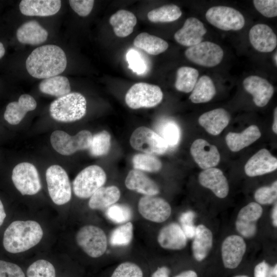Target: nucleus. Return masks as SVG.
Instances as JSON below:
<instances>
[{"instance_id":"nucleus-1","label":"nucleus","mask_w":277,"mask_h":277,"mask_svg":"<svg viewBox=\"0 0 277 277\" xmlns=\"http://www.w3.org/2000/svg\"><path fill=\"white\" fill-rule=\"evenodd\" d=\"M67 64L66 55L63 50L52 44L35 48L26 61L28 72L39 79L58 75L65 70Z\"/></svg>"},{"instance_id":"nucleus-2","label":"nucleus","mask_w":277,"mask_h":277,"mask_svg":"<svg viewBox=\"0 0 277 277\" xmlns=\"http://www.w3.org/2000/svg\"><path fill=\"white\" fill-rule=\"evenodd\" d=\"M43 235L42 228L37 222L15 221L5 230L3 245L5 250L10 253H20L36 245Z\"/></svg>"},{"instance_id":"nucleus-3","label":"nucleus","mask_w":277,"mask_h":277,"mask_svg":"<svg viewBox=\"0 0 277 277\" xmlns=\"http://www.w3.org/2000/svg\"><path fill=\"white\" fill-rule=\"evenodd\" d=\"M86 105V98L81 93L70 92L51 103L50 114L52 118L58 122H74L85 115Z\"/></svg>"},{"instance_id":"nucleus-4","label":"nucleus","mask_w":277,"mask_h":277,"mask_svg":"<svg viewBox=\"0 0 277 277\" xmlns=\"http://www.w3.org/2000/svg\"><path fill=\"white\" fill-rule=\"evenodd\" d=\"M106 174L99 166L91 165L82 170L73 181L75 195L81 199L90 197L106 181Z\"/></svg>"},{"instance_id":"nucleus-5","label":"nucleus","mask_w":277,"mask_h":277,"mask_svg":"<svg viewBox=\"0 0 277 277\" xmlns=\"http://www.w3.org/2000/svg\"><path fill=\"white\" fill-rule=\"evenodd\" d=\"M163 93L160 87L146 83H137L132 85L125 95V102L133 109L151 108L162 101Z\"/></svg>"},{"instance_id":"nucleus-6","label":"nucleus","mask_w":277,"mask_h":277,"mask_svg":"<svg viewBox=\"0 0 277 277\" xmlns=\"http://www.w3.org/2000/svg\"><path fill=\"white\" fill-rule=\"evenodd\" d=\"M49 195L54 203L64 205L71 198V186L66 171L60 166H50L46 172Z\"/></svg>"},{"instance_id":"nucleus-7","label":"nucleus","mask_w":277,"mask_h":277,"mask_svg":"<svg viewBox=\"0 0 277 277\" xmlns=\"http://www.w3.org/2000/svg\"><path fill=\"white\" fill-rule=\"evenodd\" d=\"M92 137V133L86 130L80 131L74 136L62 130H55L51 135L50 142L58 153L69 155L78 150L89 149Z\"/></svg>"},{"instance_id":"nucleus-8","label":"nucleus","mask_w":277,"mask_h":277,"mask_svg":"<svg viewBox=\"0 0 277 277\" xmlns=\"http://www.w3.org/2000/svg\"><path fill=\"white\" fill-rule=\"evenodd\" d=\"M76 241L83 250L92 258L102 256L107 249L106 235L101 228L95 226L82 227L76 233Z\"/></svg>"},{"instance_id":"nucleus-9","label":"nucleus","mask_w":277,"mask_h":277,"mask_svg":"<svg viewBox=\"0 0 277 277\" xmlns=\"http://www.w3.org/2000/svg\"><path fill=\"white\" fill-rule=\"evenodd\" d=\"M130 144L133 149L152 155L163 154L169 147L156 132L144 126L134 130L130 136Z\"/></svg>"},{"instance_id":"nucleus-10","label":"nucleus","mask_w":277,"mask_h":277,"mask_svg":"<svg viewBox=\"0 0 277 277\" xmlns=\"http://www.w3.org/2000/svg\"><path fill=\"white\" fill-rule=\"evenodd\" d=\"M208 22L223 30H239L243 28L245 20L238 10L230 7L219 6L209 8L205 14Z\"/></svg>"},{"instance_id":"nucleus-11","label":"nucleus","mask_w":277,"mask_h":277,"mask_svg":"<svg viewBox=\"0 0 277 277\" xmlns=\"http://www.w3.org/2000/svg\"><path fill=\"white\" fill-rule=\"evenodd\" d=\"M11 177L15 187L23 195L35 194L42 188L37 170L30 163L23 162L16 165Z\"/></svg>"},{"instance_id":"nucleus-12","label":"nucleus","mask_w":277,"mask_h":277,"mask_svg":"<svg viewBox=\"0 0 277 277\" xmlns=\"http://www.w3.org/2000/svg\"><path fill=\"white\" fill-rule=\"evenodd\" d=\"M185 55L188 60L197 65L212 67L221 63L224 52L219 45L205 41L188 48Z\"/></svg>"},{"instance_id":"nucleus-13","label":"nucleus","mask_w":277,"mask_h":277,"mask_svg":"<svg viewBox=\"0 0 277 277\" xmlns=\"http://www.w3.org/2000/svg\"><path fill=\"white\" fill-rule=\"evenodd\" d=\"M138 210L144 218L155 223L165 221L171 213L169 204L164 199L154 196L142 197L138 203Z\"/></svg>"},{"instance_id":"nucleus-14","label":"nucleus","mask_w":277,"mask_h":277,"mask_svg":"<svg viewBox=\"0 0 277 277\" xmlns=\"http://www.w3.org/2000/svg\"><path fill=\"white\" fill-rule=\"evenodd\" d=\"M262 213V207L255 202L250 203L242 208L238 214L235 222L237 231L246 238L254 236L257 230V221Z\"/></svg>"},{"instance_id":"nucleus-15","label":"nucleus","mask_w":277,"mask_h":277,"mask_svg":"<svg viewBox=\"0 0 277 277\" xmlns=\"http://www.w3.org/2000/svg\"><path fill=\"white\" fill-rule=\"evenodd\" d=\"M190 152L196 163L204 170L214 168L218 165L221 159L216 147L202 138L192 143Z\"/></svg>"},{"instance_id":"nucleus-16","label":"nucleus","mask_w":277,"mask_h":277,"mask_svg":"<svg viewBox=\"0 0 277 277\" xmlns=\"http://www.w3.org/2000/svg\"><path fill=\"white\" fill-rule=\"evenodd\" d=\"M246 245L242 237L231 235L223 241L221 253L222 260L225 268H236L242 260L246 252Z\"/></svg>"},{"instance_id":"nucleus-17","label":"nucleus","mask_w":277,"mask_h":277,"mask_svg":"<svg viewBox=\"0 0 277 277\" xmlns=\"http://www.w3.org/2000/svg\"><path fill=\"white\" fill-rule=\"evenodd\" d=\"M243 86L246 91L253 96L255 105L266 106L274 93L273 86L266 79L257 75H250L244 79Z\"/></svg>"},{"instance_id":"nucleus-18","label":"nucleus","mask_w":277,"mask_h":277,"mask_svg":"<svg viewBox=\"0 0 277 277\" xmlns=\"http://www.w3.org/2000/svg\"><path fill=\"white\" fill-rule=\"evenodd\" d=\"M206 32L203 23L191 17L185 21L183 27L175 32L174 37L180 44L189 47L202 42Z\"/></svg>"},{"instance_id":"nucleus-19","label":"nucleus","mask_w":277,"mask_h":277,"mask_svg":"<svg viewBox=\"0 0 277 277\" xmlns=\"http://www.w3.org/2000/svg\"><path fill=\"white\" fill-rule=\"evenodd\" d=\"M277 168V159L266 149H262L252 155L245 165V172L250 177L262 175Z\"/></svg>"},{"instance_id":"nucleus-20","label":"nucleus","mask_w":277,"mask_h":277,"mask_svg":"<svg viewBox=\"0 0 277 277\" xmlns=\"http://www.w3.org/2000/svg\"><path fill=\"white\" fill-rule=\"evenodd\" d=\"M249 41L253 47L261 52L272 51L277 45V37L272 29L264 24L253 26L249 32Z\"/></svg>"},{"instance_id":"nucleus-21","label":"nucleus","mask_w":277,"mask_h":277,"mask_svg":"<svg viewBox=\"0 0 277 277\" xmlns=\"http://www.w3.org/2000/svg\"><path fill=\"white\" fill-rule=\"evenodd\" d=\"M199 181L203 187L210 189L219 198H225L229 192V185L222 170L216 168L207 169L199 175Z\"/></svg>"},{"instance_id":"nucleus-22","label":"nucleus","mask_w":277,"mask_h":277,"mask_svg":"<svg viewBox=\"0 0 277 277\" xmlns=\"http://www.w3.org/2000/svg\"><path fill=\"white\" fill-rule=\"evenodd\" d=\"M157 241L163 248L181 250L186 246L187 238L178 224L171 223L160 230Z\"/></svg>"},{"instance_id":"nucleus-23","label":"nucleus","mask_w":277,"mask_h":277,"mask_svg":"<svg viewBox=\"0 0 277 277\" xmlns=\"http://www.w3.org/2000/svg\"><path fill=\"white\" fill-rule=\"evenodd\" d=\"M61 7L59 0H23L19 8L26 16H49L55 14Z\"/></svg>"},{"instance_id":"nucleus-24","label":"nucleus","mask_w":277,"mask_h":277,"mask_svg":"<svg viewBox=\"0 0 277 277\" xmlns=\"http://www.w3.org/2000/svg\"><path fill=\"white\" fill-rule=\"evenodd\" d=\"M37 106L35 99L30 95H21L18 101L9 103L4 112L5 120L10 124H18L26 113L35 109Z\"/></svg>"},{"instance_id":"nucleus-25","label":"nucleus","mask_w":277,"mask_h":277,"mask_svg":"<svg viewBox=\"0 0 277 277\" xmlns=\"http://www.w3.org/2000/svg\"><path fill=\"white\" fill-rule=\"evenodd\" d=\"M129 190L147 196H154L160 193L158 185L142 171L132 169L128 173L125 182Z\"/></svg>"},{"instance_id":"nucleus-26","label":"nucleus","mask_w":277,"mask_h":277,"mask_svg":"<svg viewBox=\"0 0 277 277\" xmlns=\"http://www.w3.org/2000/svg\"><path fill=\"white\" fill-rule=\"evenodd\" d=\"M230 120V114L226 110L217 108L202 114L198 121L209 133L216 135L227 127Z\"/></svg>"},{"instance_id":"nucleus-27","label":"nucleus","mask_w":277,"mask_h":277,"mask_svg":"<svg viewBox=\"0 0 277 277\" xmlns=\"http://www.w3.org/2000/svg\"><path fill=\"white\" fill-rule=\"evenodd\" d=\"M48 36V31L34 20L24 23L16 31V37L20 43L31 45L44 43Z\"/></svg>"},{"instance_id":"nucleus-28","label":"nucleus","mask_w":277,"mask_h":277,"mask_svg":"<svg viewBox=\"0 0 277 277\" xmlns=\"http://www.w3.org/2000/svg\"><path fill=\"white\" fill-rule=\"evenodd\" d=\"M213 244V236L210 230L203 224L196 227L192 243V251L197 261L205 259L210 252Z\"/></svg>"},{"instance_id":"nucleus-29","label":"nucleus","mask_w":277,"mask_h":277,"mask_svg":"<svg viewBox=\"0 0 277 277\" xmlns=\"http://www.w3.org/2000/svg\"><path fill=\"white\" fill-rule=\"evenodd\" d=\"M261 136L259 128L256 125H251L241 133L229 132L225 140L230 150L237 152L254 143Z\"/></svg>"},{"instance_id":"nucleus-30","label":"nucleus","mask_w":277,"mask_h":277,"mask_svg":"<svg viewBox=\"0 0 277 277\" xmlns=\"http://www.w3.org/2000/svg\"><path fill=\"white\" fill-rule=\"evenodd\" d=\"M109 23L117 36L125 37L132 33L137 18L131 12L120 10L110 16Z\"/></svg>"},{"instance_id":"nucleus-31","label":"nucleus","mask_w":277,"mask_h":277,"mask_svg":"<svg viewBox=\"0 0 277 277\" xmlns=\"http://www.w3.org/2000/svg\"><path fill=\"white\" fill-rule=\"evenodd\" d=\"M120 196V191L116 186L102 187L90 197L88 205L92 209H103L114 204Z\"/></svg>"},{"instance_id":"nucleus-32","label":"nucleus","mask_w":277,"mask_h":277,"mask_svg":"<svg viewBox=\"0 0 277 277\" xmlns=\"http://www.w3.org/2000/svg\"><path fill=\"white\" fill-rule=\"evenodd\" d=\"M133 45L153 55L163 53L168 48V44L165 40L147 32L138 34L134 39Z\"/></svg>"},{"instance_id":"nucleus-33","label":"nucleus","mask_w":277,"mask_h":277,"mask_svg":"<svg viewBox=\"0 0 277 277\" xmlns=\"http://www.w3.org/2000/svg\"><path fill=\"white\" fill-rule=\"evenodd\" d=\"M42 93L60 97L70 92L71 87L67 77L56 75L44 79L39 84Z\"/></svg>"},{"instance_id":"nucleus-34","label":"nucleus","mask_w":277,"mask_h":277,"mask_svg":"<svg viewBox=\"0 0 277 277\" xmlns=\"http://www.w3.org/2000/svg\"><path fill=\"white\" fill-rule=\"evenodd\" d=\"M215 93L212 80L207 75H203L197 81L189 99L195 104L206 103L212 100Z\"/></svg>"},{"instance_id":"nucleus-35","label":"nucleus","mask_w":277,"mask_h":277,"mask_svg":"<svg viewBox=\"0 0 277 277\" xmlns=\"http://www.w3.org/2000/svg\"><path fill=\"white\" fill-rule=\"evenodd\" d=\"M198 71L192 67L184 66L176 71L175 88L181 92L189 93L192 91L199 76Z\"/></svg>"},{"instance_id":"nucleus-36","label":"nucleus","mask_w":277,"mask_h":277,"mask_svg":"<svg viewBox=\"0 0 277 277\" xmlns=\"http://www.w3.org/2000/svg\"><path fill=\"white\" fill-rule=\"evenodd\" d=\"M181 15L182 11L177 6L169 4L150 11L147 17L153 23H169L178 19Z\"/></svg>"},{"instance_id":"nucleus-37","label":"nucleus","mask_w":277,"mask_h":277,"mask_svg":"<svg viewBox=\"0 0 277 277\" xmlns=\"http://www.w3.org/2000/svg\"><path fill=\"white\" fill-rule=\"evenodd\" d=\"M157 133L161 136L168 146L175 147L181 139V130L173 121L165 120L160 121L156 125Z\"/></svg>"},{"instance_id":"nucleus-38","label":"nucleus","mask_w":277,"mask_h":277,"mask_svg":"<svg viewBox=\"0 0 277 277\" xmlns=\"http://www.w3.org/2000/svg\"><path fill=\"white\" fill-rule=\"evenodd\" d=\"M132 162L134 169L141 171L156 172L162 167V164L157 157L145 153L134 155Z\"/></svg>"},{"instance_id":"nucleus-39","label":"nucleus","mask_w":277,"mask_h":277,"mask_svg":"<svg viewBox=\"0 0 277 277\" xmlns=\"http://www.w3.org/2000/svg\"><path fill=\"white\" fill-rule=\"evenodd\" d=\"M111 146V136L108 132L103 130L92 135L89 150L93 156L106 155Z\"/></svg>"},{"instance_id":"nucleus-40","label":"nucleus","mask_w":277,"mask_h":277,"mask_svg":"<svg viewBox=\"0 0 277 277\" xmlns=\"http://www.w3.org/2000/svg\"><path fill=\"white\" fill-rule=\"evenodd\" d=\"M133 227L128 222L112 231L110 237V243L114 246H124L130 244L133 238Z\"/></svg>"},{"instance_id":"nucleus-41","label":"nucleus","mask_w":277,"mask_h":277,"mask_svg":"<svg viewBox=\"0 0 277 277\" xmlns=\"http://www.w3.org/2000/svg\"><path fill=\"white\" fill-rule=\"evenodd\" d=\"M27 277H56L53 265L49 261L38 260L28 268Z\"/></svg>"},{"instance_id":"nucleus-42","label":"nucleus","mask_w":277,"mask_h":277,"mask_svg":"<svg viewBox=\"0 0 277 277\" xmlns=\"http://www.w3.org/2000/svg\"><path fill=\"white\" fill-rule=\"evenodd\" d=\"M106 214L113 222L122 223L131 219L132 212L130 208L126 205L113 204L108 208Z\"/></svg>"},{"instance_id":"nucleus-43","label":"nucleus","mask_w":277,"mask_h":277,"mask_svg":"<svg viewBox=\"0 0 277 277\" xmlns=\"http://www.w3.org/2000/svg\"><path fill=\"white\" fill-rule=\"evenodd\" d=\"M254 197L257 203L267 205L276 202L277 198V181H275L269 186H263L255 192Z\"/></svg>"},{"instance_id":"nucleus-44","label":"nucleus","mask_w":277,"mask_h":277,"mask_svg":"<svg viewBox=\"0 0 277 277\" xmlns=\"http://www.w3.org/2000/svg\"><path fill=\"white\" fill-rule=\"evenodd\" d=\"M111 277H143V274L138 266L127 262L120 264Z\"/></svg>"},{"instance_id":"nucleus-45","label":"nucleus","mask_w":277,"mask_h":277,"mask_svg":"<svg viewBox=\"0 0 277 277\" xmlns=\"http://www.w3.org/2000/svg\"><path fill=\"white\" fill-rule=\"evenodd\" d=\"M253 5L256 9L266 17L277 16L276 0H254Z\"/></svg>"},{"instance_id":"nucleus-46","label":"nucleus","mask_w":277,"mask_h":277,"mask_svg":"<svg viewBox=\"0 0 277 277\" xmlns=\"http://www.w3.org/2000/svg\"><path fill=\"white\" fill-rule=\"evenodd\" d=\"M0 277H25V275L17 265L0 260Z\"/></svg>"},{"instance_id":"nucleus-47","label":"nucleus","mask_w":277,"mask_h":277,"mask_svg":"<svg viewBox=\"0 0 277 277\" xmlns=\"http://www.w3.org/2000/svg\"><path fill=\"white\" fill-rule=\"evenodd\" d=\"M71 8L80 16H86L91 12L94 1L93 0H70Z\"/></svg>"},{"instance_id":"nucleus-48","label":"nucleus","mask_w":277,"mask_h":277,"mask_svg":"<svg viewBox=\"0 0 277 277\" xmlns=\"http://www.w3.org/2000/svg\"><path fill=\"white\" fill-rule=\"evenodd\" d=\"M254 277H277V265L270 266L265 261L259 263L254 269Z\"/></svg>"},{"instance_id":"nucleus-49","label":"nucleus","mask_w":277,"mask_h":277,"mask_svg":"<svg viewBox=\"0 0 277 277\" xmlns=\"http://www.w3.org/2000/svg\"><path fill=\"white\" fill-rule=\"evenodd\" d=\"M131 51L128 53L127 58L129 63V67L138 73L142 72L144 70V63L140 57L135 51Z\"/></svg>"},{"instance_id":"nucleus-50","label":"nucleus","mask_w":277,"mask_h":277,"mask_svg":"<svg viewBox=\"0 0 277 277\" xmlns=\"http://www.w3.org/2000/svg\"><path fill=\"white\" fill-rule=\"evenodd\" d=\"M194 213L192 211H187L183 213L180 217V221L182 225H191L193 224V220Z\"/></svg>"},{"instance_id":"nucleus-51","label":"nucleus","mask_w":277,"mask_h":277,"mask_svg":"<svg viewBox=\"0 0 277 277\" xmlns=\"http://www.w3.org/2000/svg\"><path fill=\"white\" fill-rule=\"evenodd\" d=\"M170 270L165 266L159 267L151 277H169Z\"/></svg>"},{"instance_id":"nucleus-52","label":"nucleus","mask_w":277,"mask_h":277,"mask_svg":"<svg viewBox=\"0 0 277 277\" xmlns=\"http://www.w3.org/2000/svg\"><path fill=\"white\" fill-rule=\"evenodd\" d=\"M174 277H197L196 273L193 270H187L182 272Z\"/></svg>"},{"instance_id":"nucleus-53","label":"nucleus","mask_w":277,"mask_h":277,"mask_svg":"<svg viewBox=\"0 0 277 277\" xmlns=\"http://www.w3.org/2000/svg\"><path fill=\"white\" fill-rule=\"evenodd\" d=\"M271 218L272 220V224L275 227L277 226V204L276 202L273 206L272 210Z\"/></svg>"},{"instance_id":"nucleus-54","label":"nucleus","mask_w":277,"mask_h":277,"mask_svg":"<svg viewBox=\"0 0 277 277\" xmlns=\"http://www.w3.org/2000/svg\"><path fill=\"white\" fill-rule=\"evenodd\" d=\"M6 216L3 204L0 200V226L3 224Z\"/></svg>"},{"instance_id":"nucleus-55","label":"nucleus","mask_w":277,"mask_h":277,"mask_svg":"<svg viewBox=\"0 0 277 277\" xmlns=\"http://www.w3.org/2000/svg\"><path fill=\"white\" fill-rule=\"evenodd\" d=\"M272 130L275 133H277V109L276 107L274 111V120L272 125Z\"/></svg>"},{"instance_id":"nucleus-56","label":"nucleus","mask_w":277,"mask_h":277,"mask_svg":"<svg viewBox=\"0 0 277 277\" xmlns=\"http://www.w3.org/2000/svg\"><path fill=\"white\" fill-rule=\"evenodd\" d=\"M5 53V49L2 43L0 42V59L2 58Z\"/></svg>"},{"instance_id":"nucleus-57","label":"nucleus","mask_w":277,"mask_h":277,"mask_svg":"<svg viewBox=\"0 0 277 277\" xmlns=\"http://www.w3.org/2000/svg\"><path fill=\"white\" fill-rule=\"evenodd\" d=\"M276 56H277V55H276V52L274 55V63H275L276 66L277 65Z\"/></svg>"},{"instance_id":"nucleus-58","label":"nucleus","mask_w":277,"mask_h":277,"mask_svg":"<svg viewBox=\"0 0 277 277\" xmlns=\"http://www.w3.org/2000/svg\"><path fill=\"white\" fill-rule=\"evenodd\" d=\"M234 277H248L246 275H237V276H235Z\"/></svg>"}]
</instances>
